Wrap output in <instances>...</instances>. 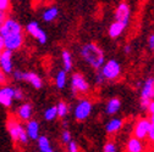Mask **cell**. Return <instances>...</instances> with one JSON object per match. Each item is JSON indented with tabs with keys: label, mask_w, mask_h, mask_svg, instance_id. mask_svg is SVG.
<instances>
[{
	"label": "cell",
	"mask_w": 154,
	"mask_h": 152,
	"mask_svg": "<svg viewBox=\"0 0 154 152\" xmlns=\"http://www.w3.org/2000/svg\"><path fill=\"white\" fill-rule=\"evenodd\" d=\"M0 34L4 38V49L15 51L20 49L23 44V34L20 23L15 20H5L4 25L0 27Z\"/></svg>",
	"instance_id": "obj_1"
},
{
	"label": "cell",
	"mask_w": 154,
	"mask_h": 152,
	"mask_svg": "<svg viewBox=\"0 0 154 152\" xmlns=\"http://www.w3.org/2000/svg\"><path fill=\"white\" fill-rule=\"evenodd\" d=\"M82 57L93 67V68H100L104 63V54L103 51L93 43L87 44L81 50Z\"/></svg>",
	"instance_id": "obj_2"
},
{
	"label": "cell",
	"mask_w": 154,
	"mask_h": 152,
	"mask_svg": "<svg viewBox=\"0 0 154 152\" xmlns=\"http://www.w3.org/2000/svg\"><path fill=\"white\" fill-rule=\"evenodd\" d=\"M8 130L10 133V135L14 141H18V142H22V144H27L28 141V136H27V133L23 129V127L18 123L15 119H10L8 122Z\"/></svg>",
	"instance_id": "obj_3"
},
{
	"label": "cell",
	"mask_w": 154,
	"mask_h": 152,
	"mask_svg": "<svg viewBox=\"0 0 154 152\" xmlns=\"http://www.w3.org/2000/svg\"><path fill=\"white\" fill-rule=\"evenodd\" d=\"M100 68H102V74L105 79H116L120 75V71H121L120 65L114 60H110L106 63H103Z\"/></svg>",
	"instance_id": "obj_4"
},
{
	"label": "cell",
	"mask_w": 154,
	"mask_h": 152,
	"mask_svg": "<svg viewBox=\"0 0 154 152\" xmlns=\"http://www.w3.org/2000/svg\"><path fill=\"white\" fill-rule=\"evenodd\" d=\"M12 51L8 49L2 50L0 55V68L4 73H11L12 72Z\"/></svg>",
	"instance_id": "obj_5"
},
{
	"label": "cell",
	"mask_w": 154,
	"mask_h": 152,
	"mask_svg": "<svg viewBox=\"0 0 154 152\" xmlns=\"http://www.w3.org/2000/svg\"><path fill=\"white\" fill-rule=\"evenodd\" d=\"M152 117H150V119H140L136 123L133 133H134V136L138 138L140 140H143V139L147 138L148 130H149V127H150V122H152Z\"/></svg>",
	"instance_id": "obj_6"
},
{
	"label": "cell",
	"mask_w": 154,
	"mask_h": 152,
	"mask_svg": "<svg viewBox=\"0 0 154 152\" xmlns=\"http://www.w3.org/2000/svg\"><path fill=\"white\" fill-rule=\"evenodd\" d=\"M92 112V104L89 101H81L75 108V117L79 121L86 119Z\"/></svg>",
	"instance_id": "obj_7"
},
{
	"label": "cell",
	"mask_w": 154,
	"mask_h": 152,
	"mask_svg": "<svg viewBox=\"0 0 154 152\" xmlns=\"http://www.w3.org/2000/svg\"><path fill=\"white\" fill-rule=\"evenodd\" d=\"M27 32H28L32 37H34L41 44H45V43H47V34L43 32V29H41V27L38 26L37 22H31V23H28V25H27Z\"/></svg>",
	"instance_id": "obj_8"
},
{
	"label": "cell",
	"mask_w": 154,
	"mask_h": 152,
	"mask_svg": "<svg viewBox=\"0 0 154 152\" xmlns=\"http://www.w3.org/2000/svg\"><path fill=\"white\" fill-rule=\"evenodd\" d=\"M71 84H72V90L73 92H85L88 90V84L87 82L85 80V78L82 77L81 74L76 73L72 75V80H71Z\"/></svg>",
	"instance_id": "obj_9"
},
{
	"label": "cell",
	"mask_w": 154,
	"mask_h": 152,
	"mask_svg": "<svg viewBox=\"0 0 154 152\" xmlns=\"http://www.w3.org/2000/svg\"><path fill=\"white\" fill-rule=\"evenodd\" d=\"M14 100V89L10 86H5L0 90V104L5 107H10Z\"/></svg>",
	"instance_id": "obj_10"
},
{
	"label": "cell",
	"mask_w": 154,
	"mask_h": 152,
	"mask_svg": "<svg viewBox=\"0 0 154 152\" xmlns=\"http://www.w3.org/2000/svg\"><path fill=\"white\" fill-rule=\"evenodd\" d=\"M128 18H130V7L127 4L121 3L116 11H115V20L116 21H122V22H128Z\"/></svg>",
	"instance_id": "obj_11"
},
{
	"label": "cell",
	"mask_w": 154,
	"mask_h": 152,
	"mask_svg": "<svg viewBox=\"0 0 154 152\" xmlns=\"http://www.w3.org/2000/svg\"><path fill=\"white\" fill-rule=\"evenodd\" d=\"M22 80L31 83L35 89L42 88V79L39 78V75H37L35 73H32V72L22 73Z\"/></svg>",
	"instance_id": "obj_12"
},
{
	"label": "cell",
	"mask_w": 154,
	"mask_h": 152,
	"mask_svg": "<svg viewBox=\"0 0 154 152\" xmlns=\"http://www.w3.org/2000/svg\"><path fill=\"white\" fill-rule=\"evenodd\" d=\"M126 26H127L126 22L115 21V22L110 26V28H109V35H110L111 38H118V37L124 32V29H125Z\"/></svg>",
	"instance_id": "obj_13"
},
{
	"label": "cell",
	"mask_w": 154,
	"mask_h": 152,
	"mask_svg": "<svg viewBox=\"0 0 154 152\" xmlns=\"http://www.w3.org/2000/svg\"><path fill=\"white\" fill-rule=\"evenodd\" d=\"M154 95V82L152 78H148L147 82L144 83L143 88H142V94L141 98H146V99H152Z\"/></svg>",
	"instance_id": "obj_14"
},
{
	"label": "cell",
	"mask_w": 154,
	"mask_h": 152,
	"mask_svg": "<svg viewBox=\"0 0 154 152\" xmlns=\"http://www.w3.org/2000/svg\"><path fill=\"white\" fill-rule=\"evenodd\" d=\"M126 150L128 152H141L143 150V144L138 138H131L126 145Z\"/></svg>",
	"instance_id": "obj_15"
},
{
	"label": "cell",
	"mask_w": 154,
	"mask_h": 152,
	"mask_svg": "<svg viewBox=\"0 0 154 152\" xmlns=\"http://www.w3.org/2000/svg\"><path fill=\"white\" fill-rule=\"evenodd\" d=\"M26 133H27V136L35 140L38 138V134H39V125L35 121H29L26 128Z\"/></svg>",
	"instance_id": "obj_16"
},
{
	"label": "cell",
	"mask_w": 154,
	"mask_h": 152,
	"mask_svg": "<svg viewBox=\"0 0 154 152\" xmlns=\"http://www.w3.org/2000/svg\"><path fill=\"white\" fill-rule=\"evenodd\" d=\"M18 117L23 121H28L32 116V107L28 105V104H25L22 105L20 108H18Z\"/></svg>",
	"instance_id": "obj_17"
},
{
	"label": "cell",
	"mask_w": 154,
	"mask_h": 152,
	"mask_svg": "<svg viewBox=\"0 0 154 152\" xmlns=\"http://www.w3.org/2000/svg\"><path fill=\"white\" fill-rule=\"evenodd\" d=\"M120 108V100L119 99H111L106 105V113L108 115H115Z\"/></svg>",
	"instance_id": "obj_18"
},
{
	"label": "cell",
	"mask_w": 154,
	"mask_h": 152,
	"mask_svg": "<svg viewBox=\"0 0 154 152\" xmlns=\"http://www.w3.org/2000/svg\"><path fill=\"white\" fill-rule=\"evenodd\" d=\"M37 139H38V147H39V150L42 152H51L53 151V148L50 146V142H49L47 136H39Z\"/></svg>",
	"instance_id": "obj_19"
},
{
	"label": "cell",
	"mask_w": 154,
	"mask_h": 152,
	"mask_svg": "<svg viewBox=\"0 0 154 152\" xmlns=\"http://www.w3.org/2000/svg\"><path fill=\"white\" fill-rule=\"evenodd\" d=\"M121 127H122V122H121L120 119H112V121H110V122L108 123V125H106V131L111 134V133L118 131Z\"/></svg>",
	"instance_id": "obj_20"
},
{
	"label": "cell",
	"mask_w": 154,
	"mask_h": 152,
	"mask_svg": "<svg viewBox=\"0 0 154 152\" xmlns=\"http://www.w3.org/2000/svg\"><path fill=\"white\" fill-rule=\"evenodd\" d=\"M57 13H59V11H57L56 7H50V9H47L43 13V20L49 22V21H53L54 18L57 16Z\"/></svg>",
	"instance_id": "obj_21"
},
{
	"label": "cell",
	"mask_w": 154,
	"mask_h": 152,
	"mask_svg": "<svg viewBox=\"0 0 154 152\" xmlns=\"http://www.w3.org/2000/svg\"><path fill=\"white\" fill-rule=\"evenodd\" d=\"M63 62H64V71L69 72L72 68V59H71V54L69 51H63Z\"/></svg>",
	"instance_id": "obj_22"
},
{
	"label": "cell",
	"mask_w": 154,
	"mask_h": 152,
	"mask_svg": "<svg viewBox=\"0 0 154 152\" xmlns=\"http://www.w3.org/2000/svg\"><path fill=\"white\" fill-rule=\"evenodd\" d=\"M66 84V71H59L56 74V86L59 89H63Z\"/></svg>",
	"instance_id": "obj_23"
},
{
	"label": "cell",
	"mask_w": 154,
	"mask_h": 152,
	"mask_svg": "<svg viewBox=\"0 0 154 152\" xmlns=\"http://www.w3.org/2000/svg\"><path fill=\"white\" fill-rule=\"evenodd\" d=\"M67 105L65 102H59V105L56 106V113L59 117H65L67 115Z\"/></svg>",
	"instance_id": "obj_24"
},
{
	"label": "cell",
	"mask_w": 154,
	"mask_h": 152,
	"mask_svg": "<svg viewBox=\"0 0 154 152\" xmlns=\"http://www.w3.org/2000/svg\"><path fill=\"white\" fill-rule=\"evenodd\" d=\"M44 117L47 121H53L55 117H57V113H56V106L55 107H50L45 111L44 113Z\"/></svg>",
	"instance_id": "obj_25"
},
{
	"label": "cell",
	"mask_w": 154,
	"mask_h": 152,
	"mask_svg": "<svg viewBox=\"0 0 154 152\" xmlns=\"http://www.w3.org/2000/svg\"><path fill=\"white\" fill-rule=\"evenodd\" d=\"M116 151V147L112 142H106L104 145V152H115Z\"/></svg>",
	"instance_id": "obj_26"
},
{
	"label": "cell",
	"mask_w": 154,
	"mask_h": 152,
	"mask_svg": "<svg viewBox=\"0 0 154 152\" xmlns=\"http://www.w3.org/2000/svg\"><path fill=\"white\" fill-rule=\"evenodd\" d=\"M10 6V0H0V10L6 11Z\"/></svg>",
	"instance_id": "obj_27"
},
{
	"label": "cell",
	"mask_w": 154,
	"mask_h": 152,
	"mask_svg": "<svg viewBox=\"0 0 154 152\" xmlns=\"http://www.w3.org/2000/svg\"><path fill=\"white\" fill-rule=\"evenodd\" d=\"M14 99H16V100L23 99V92H22V90H20V89H14Z\"/></svg>",
	"instance_id": "obj_28"
},
{
	"label": "cell",
	"mask_w": 154,
	"mask_h": 152,
	"mask_svg": "<svg viewBox=\"0 0 154 152\" xmlns=\"http://www.w3.org/2000/svg\"><path fill=\"white\" fill-rule=\"evenodd\" d=\"M148 138L150 140L154 139V122H153V117H152V122H150V127H149V130H148Z\"/></svg>",
	"instance_id": "obj_29"
},
{
	"label": "cell",
	"mask_w": 154,
	"mask_h": 152,
	"mask_svg": "<svg viewBox=\"0 0 154 152\" xmlns=\"http://www.w3.org/2000/svg\"><path fill=\"white\" fill-rule=\"evenodd\" d=\"M67 144H69V151L70 152H77V151H79V147H77V144L76 142H73V141L70 140Z\"/></svg>",
	"instance_id": "obj_30"
},
{
	"label": "cell",
	"mask_w": 154,
	"mask_h": 152,
	"mask_svg": "<svg viewBox=\"0 0 154 152\" xmlns=\"http://www.w3.org/2000/svg\"><path fill=\"white\" fill-rule=\"evenodd\" d=\"M70 140H71V134H70V131L65 130V131L63 133V141H64L65 144H67Z\"/></svg>",
	"instance_id": "obj_31"
},
{
	"label": "cell",
	"mask_w": 154,
	"mask_h": 152,
	"mask_svg": "<svg viewBox=\"0 0 154 152\" xmlns=\"http://www.w3.org/2000/svg\"><path fill=\"white\" fill-rule=\"evenodd\" d=\"M149 102H150V99H146V98H141V107H142L143 110H147V107H148V105H149Z\"/></svg>",
	"instance_id": "obj_32"
},
{
	"label": "cell",
	"mask_w": 154,
	"mask_h": 152,
	"mask_svg": "<svg viewBox=\"0 0 154 152\" xmlns=\"http://www.w3.org/2000/svg\"><path fill=\"white\" fill-rule=\"evenodd\" d=\"M6 83V75L5 73L2 71V68H0V85H3Z\"/></svg>",
	"instance_id": "obj_33"
},
{
	"label": "cell",
	"mask_w": 154,
	"mask_h": 152,
	"mask_svg": "<svg viewBox=\"0 0 154 152\" xmlns=\"http://www.w3.org/2000/svg\"><path fill=\"white\" fill-rule=\"evenodd\" d=\"M14 78H15L16 80H22V72L15 71V72H14Z\"/></svg>",
	"instance_id": "obj_34"
},
{
	"label": "cell",
	"mask_w": 154,
	"mask_h": 152,
	"mask_svg": "<svg viewBox=\"0 0 154 152\" xmlns=\"http://www.w3.org/2000/svg\"><path fill=\"white\" fill-rule=\"evenodd\" d=\"M5 20H6V16H5V11H2V10H0V27H2V26L4 25Z\"/></svg>",
	"instance_id": "obj_35"
},
{
	"label": "cell",
	"mask_w": 154,
	"mask_h": 152,
	"mask_svg": "<svg viewBox=\"0 0 154 152\" xmlns=\"http://www.w3.org/2000/svg\"><path fill=\"white\" fill-rule=\"evenodd\" d=\"M147 108H148V111H149V113H150V116H153V115H154V104H153L152 101L149 102V105H148Z\"/></svg>",
	"instance_id": "obj_36"
},
{
	"label": "cell",
	"mask_w": 154,
	"mask_h": 152,
	"mask_svg": "<svg viewBox=\"0 0 154 152\" xmlns=\"http://www.w3.org/2000/svg\"><path fill=\"white\" fill-rule=\"evenodd\" d=\"M103 79H104V77H103V74H102V73H100V74H97V79H95L97 84H102Z\"/></svg>",
	"instance_id": "obj_37"
},
{
	"label": "cell",
	"mask_w": 154,
	"mask_h": 152,
	"mask_svg": "<svg viewBox=\"0 0 154 152\" xmlns=\"http://www.w3.org/2000/svg\"><path fill=\"white\" fill-rule=\"evenodd\" d=\"M149 48H150V49L154 48V37H153V35L149 37Z\"/></svg>",
	"instance_id": "obj_38"
},
{
	"label": "cell",
	"mask_w": 154,
	"mask_h": 152,
	"mask_svg": "<svg viewBox=\"0 0 154 152\" xmlns=\"http://www.w3.org/2000/svg\"><path fill=\"white\" fill-rule=\"evenodd\" d=\"M0 49H4V38L2 37V34H0Z\"/></svg>",
	"instance_id": "obj_39"
},
{
	"label": "cell",
	"mask_w": 154,
	"mask_h": 152,
	"mask_svg": "<svg viewBox=\"0 0 154 152\" xmlns=\"http://www.w3.org/2000/svg\"><path fill=\"white\" fill-rule=\"evenodd\" d=\"M125 51H126V52H130V51H131V48H130V46H126Z\"/></svg>",
	"instance_id": "obj_40"
},
{
	"label": "cell",
	"mask_w": 154,
	"mask_h": 152,
	"mask_svg": "<svg viewBox=\"0 0 154 152\" xmlns=\"http://www.w3.org/2000/svg\"><path fill=\"white\" fill-rule=\"evenodd\" d=\"M0 55H2V49H0Z\"/></svg>",
	"instance_id": "obj_41"
}]
</instances>
